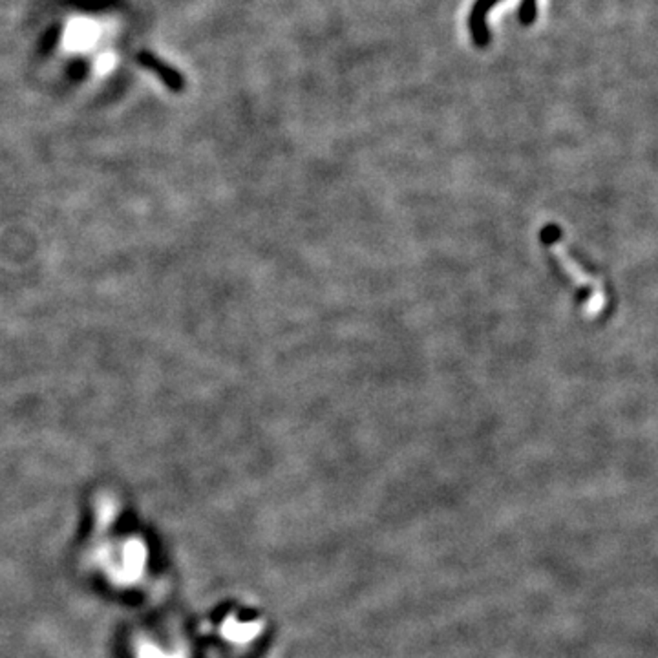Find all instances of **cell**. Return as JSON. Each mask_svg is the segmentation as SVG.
<instances>
[{"label": "cell", "instance_id": "6da1fadb", "mask_svg": "<svg viewBox=\"0 0 658 658\" xmlns=\"http://www.w3.org/2000/svg\"><path fill=\"white\" fill-rule=\"evenodd\" d=\"M549 247H551V253L554 254V258L560 262L561 269L569 275L570 280L576 285H580V287H583V289H591V294H589V298L585 300V304H583V315L587 316V318L600 316L602 311L605 309V304H607V294H605V287L600 278L594 275H589V273L573 258V254L569 253L567 245L561 240H558V238L556 240H552Z\"/></svg>", "mask_w": 658, "mask_h": 658}, {"label": "cell", "instance_id": "7a4b0ae2", "mask_svg": "<svg viewBox=\"0 0 658 658\" xmlns=\"http://www.w3.org/2000/svg\"><path fill=\"white\" fill-rule=\"evenodd\" d=\"M101 35L102 30L97 20L88 17H73L64 28L61 48L68 54H86L95 48Z\"/></svg>", "mask_w": 658, "mask_h": 658}, {"label": "cell", "instance_id": "3957f363", "mask_svg": "<svg viewBox=\"0 0 658 658\" xmlns=\"http://www.w3.org/2000/svg\"><path fill=\"white\" fill-rule=\"evenodd\" d=\"M498 2H501V0H477L472 8L468 24H470L472 39L476 40L477 46H486V42H489L490 35L489 26H486V15Z\"/></svg>", "mask_w": 658, "mask_h": 658}, {"label": "cell", "instance_id": "277c9868", "mask_svg": "<svg viewBox=\"0 0 658 658\" xmlns=\"http://www.w3.org/2000/svg\"><path fill=\"white\" fill-rule=\"evenodd\" d=\"M117 63H119V57H117L114 52H110V49H108V52H102L101 55H97V59H95V63H94L95 76H99V77L110 76L112 71L116 70Z\"/></svg>", "mask_w": 658, "mask_h": 658}, {"label": "cell", "instance_id": "5b68a950", "mask_svg": "<svg viewBox=\"0 0 658 658\" xmlns=\"http://www.w3.org/2000/svg\"><path fill=\"white\" fill-rule=\"evenodd\" d=\"M536 18V0H523L520 8V20L523 24H532Z\"/></svg>", "mask_w": 658, "mask_h": 658}]
</instances>
